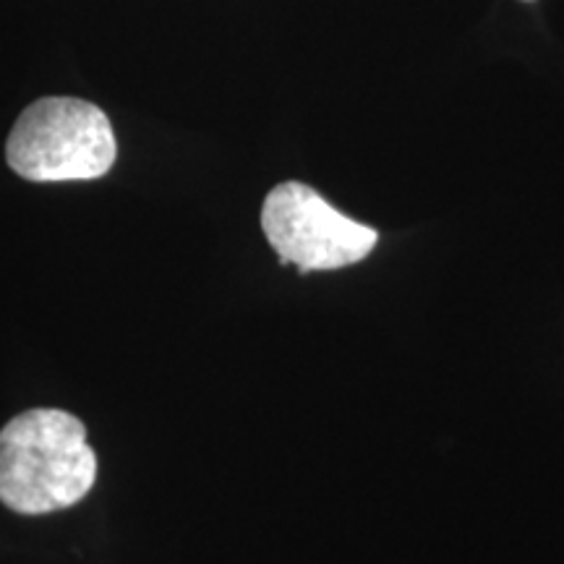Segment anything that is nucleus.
Wrapping results in <instances>:
<instances>
[{
    "mask_svg": "<svg viewBox=\"0 0 564 564\" xmlns=\"http://www.w3.org/2000/svg\"><path fill=\"white\" fill-rule=\"evenodd\" d=\"M97 455L84 423L58 408H34L0 432V502L21 514L68 510L91 491Z\"/></svg>",
    "mask_w": 564,
    "mask_h": 564,
    "instance_id": "1",
    "label": "nucleus"
},
{
    "mask_svg": "<svg viewBox=\"0 0 564 564\" xmlns=\"http://www.w3.org/2000/svg\"><path fill=\"white\" fill-rule=\"evenodd\" d=\"M116 154L108 116L76 97H42L32 102L6 141L11 171L37 183L102 178Z\"/></svg>",
    "mask_w": 564,
    "mask_h": 564,
    "instance_id": "2",
    "label": "nucleus"
},
{
    "mask_svg": "<svg viewBox=\"0 0 564 564\" xmlns=\"http://www.w3.org/2000/svg\"><path fill=\"white\" fill-rule=\"evenodd\" d=\"M267 241L282 264L301 272H327L364 262L379 241V232L361 225L316 194L306 183L274 186L262 207Z\"/></svg>",
    "mask_w": 564,
    "mask_h": 564,
    "instance_id": "3",
    "label": "nucleus"
}]
</instances>
